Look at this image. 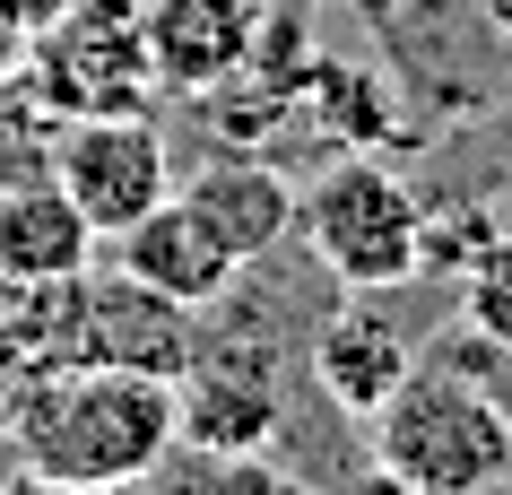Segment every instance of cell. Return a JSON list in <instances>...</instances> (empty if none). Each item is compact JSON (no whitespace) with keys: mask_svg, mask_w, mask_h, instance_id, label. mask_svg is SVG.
<instances>
[{"mask_svg":"<svg viewBox=\"0 0 512 495\" xmlns=\"http://www.w3.org/2000/svg\"><path fill=\"white\" fill-rule=\"evenodd\" d=\"M96 252V226L53 174L0 192V287H70Z\"/></svg>","mask_w":512,"mask_h":495,"instance_id":"obj_10","label":"cell"},{"mask_svg":"<svg viewBox=\"0 0 512 495\" xmlns=\"http://www.w3.org/2000/svg\"><path fill=\"white\" fill-rule=\"evenodd\" d=\"M278 435V383L252 365H200L174 383V443L209 452V461H252L261 443Z\"/></svg>","mask_w":512,"mask_h":495,"instance_id":"obj_11","label":"cell"},{"mask_svg":"<svg viewBox=\"0 0 512 495\" xmlns=\"http://www.w3.org/2000/svg\"><path fill=\"white\" fill-rule=\"evenodd\" d=\"M61 9H70V0H0V18H9V27H18V35H35V27H53Z\"/></svg>","mask_w":512,"mask_h":495,"instance_id":"obj_14","label":"cell"},{"mask_svg":"<svg viewBox=\"0 0 512 495\" xmlns=\"http://www.w3.org/2000/svg\"><path fill=\"white\" fill-rule=\"evenodd\" d=\"M79 357L87 365H122V374H148V383H183L200 339H191V304L157 296L148 278L113 270L87 278L79 270Z\"/></svg>","mask_w":512,"mask_h":495,"instance_id":"obj_6","label":"cell"},{"mask_svg":"<svg viewBox=\"0 0 512 495\" xmlns=\"http://www.w3.org/2000/svg\"><path fill=\"white\" fill-rule=\"evenodd\" d=\"M148 0H70L53 27L27 35V87L44 113H139L157 87L148 35H139Z\"/></svg>","mask_w":512,"mask_h":495,"instance_id":"obj_4","label":"cell"},{"mask_svg":"<svg viewBox=\"0 0 512 495\" xmlns=\"http://www.w3.org/2000/svg\"><path fill=\"white\" fill-rule=\"evenodd\" d=\"M296 226H304V244H313V261H322L339 287H356V296L400 287V278L426 261V218H417L408 183L391 165H374V157L330 165L322 183L296 200Z\"/></svg>","mask_w":512,"mask_h":495,"instance_id":"obj_3","label":"cell"},{"mask_svg":"<svg viewBox=\"0 0 512 495\" xmlns=\"http://www.w3.org/2000/svg\"><path fill=\"white\" fill-rule=\"evenodd\" d=\"M469 322L512 348V244H495L478 270H469Z\"/></svg>","mask_w":512,"mask_h":495,"instance_id":"obj_13","label":"cell"},{"mask_svg":"<svg viewBox=\"0 0 512 495\" xmlns=\"http://www.w3.org/2000/svg\"><path fill=\"white\" fill-rule=\"evenodd\" d=\"M9 452L27 478L61 495H113L139 487L174 452V383L122 374V365H44L18 409H9Z\"/></svg>","mask_w":512,"mask_h":495,"instance_id":"obj_1","label":"cell"},{"mask_svg":"<svg viewBox=\"0 0 512 495\" xmlns=\"http://www.w3.org/2000/svg\"><path fill=\"white\" fill-rule=\"evenodd\" d=\"M113 244H122V270H131V278H148L157 296L191 304V313H200V304H217V296L243 278V261L217 244L200 218H191V200H183V192H165L157 209H148L139 226H122Z\"/></svg>","mask_w":512,"mask_h":495,"instance_id":"obj_8","label":"cell"},{"mask_svg":"<svg viewBox=\"0 0 512 495\" xmlns=\"http://www.w3.org/2000/svg\"><path fill=\"white\" fill-rule=\"evenodd\" d=\"M183 200H191V218L209 226L243 270L296 235V183H287L278 165H261V157H217V165H200V174L183 183Z\"/></svg>","mask_w":512,"mask_h":495,"instance_id":"obj_9","label":"cell"},{"mask_svg":"<svg viewBox=\"0 0 512 495\" xmlns=\"http://www.w3.org/2000/svg\"><path fill=\"white\" fill-rule=\"evenodd\" d=\"M53 183L79 200V218L96 235H122L174 192V157L148 113H79L53 139Z\"/></svg>","mask_w":512,"mask_h":495,"instance_id":"obj_5","label":"cell"},{"mask_svg":"<svg viewBox=\"0 0 512 495\" xmlns=\"http://www.w3.org/2000/svg\"><path fill=\"white\" fill-rule=\"evenodd\" d=\"M139 35H148V61H157V87H217L252 61V35H261V0H148L139 9Z\"/></svg>","mask_w":512,"mask_h":495,"instance_id":"obj_7","label":"cell"},{"mask_svg":"<svg viewBox=\"0 0 512 495\" xmlns=\"http://www.w3.org/2000/svg\"><path fill=\"white\" fill-rule=\"evenodd\" d=\"M374 461L391 487L408 495H486L512 461V426L478 383L408 365V383L382 400L374 417Z\"/></svg>","mask_w":512,"mask_h":495,"instance_id":"obj_2","label":"cell"},{"mask_svg":"<svg viewBox=\"0 0 512 495\" xmlns=\"http://www.w3.org/2000/svg\"><path fill=\"white\" fill-rule=\"evenodd\" d=\"M478 9H486V27H504V35H512V0H478Z\"/></svg>","mask_w":512,"mask_h":495,"instance_id":"obj_15","label":"cell"},{"mask_svg":"<svg viewBox=\"0 0 512 495\" xmlns=\"http://www.w3.org/2000/svg\"><path fill=\"white\" fill-rule=\"evenodd\" d=\"M408 365H417L408 339L382 322L374 304H339V313L313 330V383H322L348 417H374L382 400L408 383Z\"/></svg>","mask_w":512,"mask_h":495,"instance_id":"obj_12","label":"cell"}]
</instances>
